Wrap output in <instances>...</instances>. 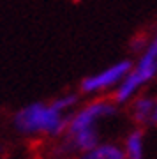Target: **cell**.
I'll use <instances>...</instances> for the list:
<instances>
[{
  "mask_svg": "<svg viewBox=\"0 0 157 159\" xmlns=\"http://www.w3.org/2000/svg\"><path fill=\"white\" fill-rule=\"evenodd\" d=\"M117 113L115 102L108 99H96L69 115L65 129V145L71 152L83 154L99 145V122Z\"/></svg>",
  "mask_w": 157,
  "mask_h": 159,
  "instance_id": "6da1fadb",
  "label": "cell"
},
{
  "mask_svg": "<svg viewBox=\"0 0 157 159\" xmlns=\"http://www.w3.org/2000/svg\"><path fill=\"white\" fill-rule=\"evenodd\" d=\"M69 115L58 110L53 102H30L18 110L12 117V125L18 133L27 136H51L56 138L67 129Z\"/></svg>",
  "mask_w": 157,
  "mask_h": 159,
  "instance_id": "7a4b0ae2",
  "label": "cell"
},
{
  "mask_svg": "<svg viewBox=\"0 0 157 159\" xmlns=\"http://www.w3.org/2000/svg\"><path fill=\"white\" fill-rule=\"evenodd\" d=\"M155 74H157V57H154L148 51H145L138 58L136 66L131 67L127 76L115 89V94H113L115 104H123V102L134 99L138 90L141 87H145L150 80L155 78Z\"/></svg>",
  "mask_w": 157,
  "mask_h": 159,
  "instance_id": "3957f363",
  "label": "cell"
},
{
  "mask_svg": "<svg viewBox=\"0 0 157 159\" xmlns=\"http://www.w3.org/2000/svg\"><path fill=\"white\" fill-rule=\"evenodd\" d=\"M132 64L131 60H120V62H115L111 66H108L106 69H102L99 73H94L87 76V78L81 81V92L83 94H88V96H96V94H101V92H106L110 89H117L120 85L127 73L131 71Z\"/></svg>",
  "mask_w": 157,
  "mask_h": 159,
  "instance_id": "277c9868",
  "label": "cell"
},
{
  "mask_svg": "<svg viewBox=\"0 0 157 159\" xmlns=\"http://www.w3.org/2000/svg\"><path fill=\"white\" fill-rule=\"evenodd\" d=\"M155 102H157V99H154L150 96L136 97L134 101H132V110H131L132 119L141 125L150 124L152 113H154V108H155Z\"/></svg>",
  "mask_w": 157,
  "mask_h": 159,
  "instance_id": "5b68a950",
  "label": "cell"
},
{
  "mask_svg": "<svg viewBox=\"0 0 157 159\" xmlns=\"http://www.w3.org/2000/svg\"><path fill=\"white\" fill-rule=\"evenodd\" d=\"M125 159H145V136L141 129L131 131L123 142Z\"/></svg>",
  "mask_w": 157,
  "mask_h": 159,
  "instance_id": "8992f818",
  "label": "cell"
},
{
  "mask_svg": "<svg viewBox=\"0 0 157 159\" xmlns=\"http://www.w3.org/2000/svg\"><path fill=\"white\" fill-rule=\"evenodd\" d=\"M78 159H125L123 148L115 143H99L94 148L79 154Z\"/></svg>",
  "mask_w": 157,
  "mask_h": 159,
  "instance_id": "52a82bcc",
  "label": "cell"
},
{
  "mask_svg": "<svg viewBox=\"0 0 157 159\" xmlns=\"http://www.w3.org/2000/svg\"><path fill=\"white\" fill-rule=\"evenodd\" d=\"M51 102H53L58 110L69 113L73 108H76V104H78V96H76V94H64V96H58L56 99H53Z\"/></svg>",
  "mask_w": 157,
  "mask_h": 159,
  "instance_id": "ba28073f",
  "label": "cell"
},
{
  "mask_svg": "<svg viewBox=\"0 0 157 159\" xmlns=\"http://www.w3.org/2000/svg\"><path fill=\"white\" fill-rule=\"evenodd\" d=\"M145 51H148L150 55H154V57H157V34H155V37L152 39V43L148 46H146V50Z\"/></svg>",
  "mask_w": 157,
  "mask_h": 159,
  "instance_id": "9c48e42d",
  "label": "cell"
},
{
  "mask_svg": "<svg viewBox=\"0 0 157 159\" xmlns=\"http://www.w3.org/2000/svg\"><path fill=\"white\" fill-rule=\"evenodd\" d=\"M150 124H155V125H157V102H155V108H154V113H152Z\"/></svg>",
  "mask_w": 157,
  "mask_h": 159,
  "instance_id": "30bf717a",
  "label": "cell"
}]
</instances>
